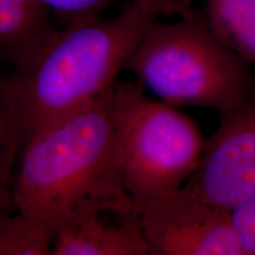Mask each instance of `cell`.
I'll use <instances>...</instances> for the list:
<instances>
[{"label": "cell", "mask_w": 255, "mask_h": 255, "mask_svg": "<svg viewBox=\"0 0 255 255\" xmlns=\"http://www.w3.org/2000/svg\"><path fill=\"white\" fill-rule=\"evenodd\" d=\"M110 92L39 130L19 155L14 210L51 241L65 223L90 213L136 218L121 174Z\"/></svg>", "instance_id": "1"}, {"label": "cell", "mask_w": 255, "mask_h": 255, "mask_svg": "<svg viewBox=\"0 0 255 255\" xmlns=\"http://www.w3.org/2000/svg\"><path fill=\"white\" fill-rule=\"evenodd\" d=\"M157 18L131 2L113 18L69 24L28 68L12 71L21 149L39 130L110 91Z\"/></svg>", "instance_id": "2"}, {"label": "cell", "mask_w": 255, "mask_h": 255, "mask_svg": "<svg viewBox=\"0 0 255 255\" xmlns=\"http://www.w3.org/2000/svg\"><path fill=\"white\" fill-rule=\"evenodd\" d=\"M146 90L175 108L220 114L255 90V69L213 33L205 15L154 21L127 63Z\"/></svg>", "instance_id": "3"}, {"label": "cell", "mask_w": 255, "mask_h": 255, "mask_svg": "<svg viewBox=\"0 0 255 255\" xmlns=\"http://www.w3.org/2000/svg\"><path fill=\"white\" fill-rule=\"evenodd\" d=\"M110 103L121 174L135 209L181 189L205 149L197 124L178 108L149 97L137 79L115 83Z\"/></svg>", "instance_id": "4"}, {"label": "cell", "mask_w": 255, "mask_h": 255, "mask_svg": "<svg viewBox=\"0 0 255 255\" xmlns=\"http://www.w3.org/2000/svg\"><path fill=\"white\" fill-rule=\"evenodd\" d=\"M151 255H246L231 210L182 187L136 206Z\"/></svg>", "instance_id": "5"}, {"label": "cell", "mask_w": 255, "mask_h": 255, "mask_svg": "<svg viewBox=\"0 0 255 255\" xmlns=\"http://www.w3.org/2000/svg\"><path fill=\"white\" fill-rule=\"evenodd\" d=\"M233 212L255 194V90L221 114L199 164L183 186Z\"/></svg>", "instance_id": "6"}, {"label": "cell", "mask_w": 255, "mask_h": 255, "mask_svg": "<svg viewBox=\"0 0 255 255\" xmlns=\"http://www.w3.org/2000/svg\"><path fill=\"white\" fill-rule=\"evenodd\" d=\"M53 255H151L137 216L119 223L102 221L101 213L71 220L57 232Z\"/></svg>", "instance_id": "7"}, {"label": "cell", "mask_w": 255, "mask_h": 255, "mask_svg": "<svg viewBox=\"0 0 255 255\" xmlns=\"http://www.w3.org/2000/svg\"><path fill=\"white\" fill-rule=\"evenodd\" d=\"M59 31L38 0H0V66L28 68Z\"/></svg>", "instance_id": "8"}, {"label": "cell", "mask_w": 255, "mask_h": 255, "mask_svg": "<svg viewBox=\"0 0 255 255\" xmlns=\"http://www.w3.org/2000/svg\"><path fill=\"white\" fill-rule=\"evenodd\" d=\"M213 33L255 69V0H203Z\"/></svg>", "instance_id": "9"}, {"label": "cell", "mask_w": 255, "mask_h": 255, "mask_svg": "<svg viewBox=\"0 0 255 255\" xmlns=\"http://www.w3.org/2000/svg\"><path fill=\"white\" fill-rule=\"evenodd\" d=\"M12 71L0 66V212H14L12 186L15 161L20 155L21 136L15 105Z\"/></svg>", "instance_id": "10"}, {"label": "cell", "mask_w": 255, "mask_h": 255, "mask_svg": "<svg viewBox=\"0 0 255 255\" xmlns=\"http://www.w3.org/2000/svg\"><path fill=\"white\" fill-rule=\"evenodd\" d=\"M45 5L52 13L68 20V25L76 21L100 18V14L116 0H38ZM138 2L151 9L159 17L186 18L194 15L197 11L190 0H130Z\"/></svg>", "instance_id": "11"}, {"label": "cell", "mask_w": 255, "mask_h": 255, "mask_svg": "<svg viewBox=\"0 0 255 255\" xmlns=\"http://www.w3.org/2000/svg\"><path fill=\"white\" fill-rule=\"evenodd\" d=\"M52 241L18 212H0V255H49Z\"/></svg>", "instance_id": "12"}, {"label": "cell", "mask_w": 255, "mask_h": 255, "mask_svg": "<svg viewBox=\"0 0 255 255\" xmlns=\"http://www.w3.org/2000/svg\"><path fill=\"white\" fill-rule=\"evenodd\" d=\"M246 255H255V194L232 212Z\"/></svg>", "instance_id": "13"}]
</instances>
